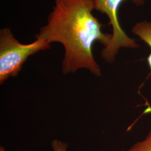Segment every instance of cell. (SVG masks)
Returning a JSON list of instances; mask_svg holds the SVG:
<instances>
[{
  "label": "cell",
  "instance_id": "6da1fadb",
  "mask_svg": "<svg viewBox=\"0 0 151 151\" xmlns=\"http://www.w3.org/2000/svg\"><path fill=\"white\" fill-rule=\"evenodd\" d=\"M54 1L47 24L40 28L35 39L63 45V75L85 69L96 77H101V70L95 60L93 45L99 42L107 47L112 34L103 32V24L93 16L94 0Z\"/></svg>",
  "mask_w": 151,
  "mask_h": 151
},
{
  "label": "cell",
  "instance_id": "7a4b0ae2",
  "mask_svg": "<svg viewBox=\"0 0 151 151\" xmlns=\"http://www.w3.org/2000/svg\"><path fill=\"white\" fill-rule=\"evenodd\" d=\"M50 44L41 39H36L32 43H20L9 28L1 29L0 84L2 85L10 77H16L30 56L50 49Z\"/></svg>",
  "mask_w": 151,
  "mask_h": 151
},
{
  "label": "cell",
  "instance_id": "3957f363",
  "mask_svg": "<svg viewBox=\"0 0 151 151\" xmlns=\"http://www.w3.org/2000/svg\"><path fill=\"white\" fill-rule=\"evenodd\" d=\"M125 0H94L95 10L106 15L109 24L113 29L112 39L107 47L101 51L103 60L108 63H113L121 48H137L139 46L135 40L125 33L119 22L118 11L121 4ZM135 5L142 6L145 0H131Z\"/></svg>",
  "mask_w": 151,
  "mask_h": 151
},
{
  "label": "cell",
  "instance_id": "277c9868",
  "mask_svg": "<svg viewBox=\"0 0 151 151\" xmlns=\"http://www.w3.org/2000/svg\"><path fill=\"white\" fill-rule=\"evenodd\" d=\"M132 32L151 49V52L147 57V62L151 72V22L143 21L137 22L132 27Z\"/></svg>",
  "mask_w": 151,
  "mask_h": 151
},
{
  "label": "cell",
  "instance_id": "5b68a950",
  "mask_svg": "<svg viewBox=\"0 0 151 151\" xmlns=\"http://www.w3.org/2000/svg\"><path fill=\"white\" fill-rule=\"evenodd\" d=\"M128 151H151V130L145 139L134 143Z\"/></svg>",
  "mask_w": 151,
  "mask_h": 151
},
{
  "label": "cell",
  "instance_id": "8992f818",
  "mask_svg": "<svg viewBox=\"0 0 151 151\" xmlns=\"http://www.w3.org/2000/svg\"><path fill=\"white\" fill-rule=\"evenodd\" d=\"M67 144L62 141L54 139L52 142V147L53 151H67Z\"/></svg>",
  "mask_w": 151,
  "mask_h": 151
},
{
  "label": "cell",
  "instance_id": "52a82bcc",
  "mask_svg": "<svg viewBox=\"0 0 151 151\" xmlns=\"http://www.w3.org/2000/svg\"><path fill=\"white\" fill-rule=\"evenodd\" d=\"M0 151H5V150L4 147H1L0 148Z\"/></svg>",
  "mask_w": 151,
  "mask_h": 151
}]
</instances>
